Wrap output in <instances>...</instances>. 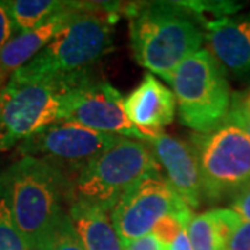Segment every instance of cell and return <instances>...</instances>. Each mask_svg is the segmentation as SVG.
I'll use <instances>...</instances> for the list:
<instances>
[{"instance_id":"cell-21","label":"cell","mask_w":250,"mask_h":250,"mask_svg":"<svg viewBox=\"0 0 250 250\" xmlns=\"http://www.w3.org/2000/svg\"><path fill=\"white\" fill-rule=\"evenodd\" d=\"M225 124L238 126L239 129H242L245 134L249 136L250 139V114L246 106H245L243 98H241L239 95L232 96L231 108H229V113H228Z\"/></svg>"},{"instance_id":"cell-26","label":"cell","mask_w":250,"mask_h":250,"mask_svg":"<svg viewBox=\"0 0 250 250\" xmlns=\"http://www.w3.org/2000/svg\"><path fill=\"white\" fill-rule=\"evenodd\" d=\"M167 250H192V246L189 243V239H188V235L185 231L179 233L177 236V239L171 243L170 246L167 248Z\"/></svg>"},{"instance_id":"cell-8","label":"cell","mask_w":250,"mask_h":250,"mask_svg":"<svg viewBox=\"0 0 250 250\" xmlns=\"http://www.w3.org/2000/svg\"><path fill=\"white\" fill-rule=\"evenodd\" d=\"M121 136L102 134L75 123H57L32 135L17 146L21 156L46 161L74 182L81 171Z\"/></svg>"},{"instance_id":"cell-4","label":"cell","mask_w":250,"mask_h":250,"mask_svg":"<svg viewBox=\"0 0 250 250\" xmlns=\"http://www.w3.org/2000/svg\"><path fill=\"white\" fill-rule=\"evenodd\" d=\"M86 74L88 70L43 80L11 75L0 89V152L62 123L64 99Z\"/></svg>"},{"instance_id":"cell-28","label":"cell","mask_w":250,"mask_h":250,"mask_svg":"<svg viewBox=\"0 0 250 250\" xmlns=\"http://www.w3.org/2000/svg\"><path fill=\"white\" fill-rule=\"evenodd\" d=\"M4 83H6V78L0 74V89L3 88V85H4Z\"/></svg>"},{"instance_id":"cell-19","label":"cell","mask_w":250,"mask_h":250,"mask_svg":"<svg viewBox=\"0 0 250 250\" xmlns=\"http://www.w3.org/2000/svg\"><path fill=\"white\" fill-rule=\"evenodd\" d=\"M36 250H86L72 225L67 211L56 221Z\"/></svg>"},{"instance_id":"cell-18","label":"cell","mask_w":250,"mask_h":250,"mask_svg":"<svg viewBox=\"0 0 250 250\" xmlns=\"http://www.w3.org/2000/svg\"><path fill=\"white\" fill-rule=\"evenodd\" d=\"M0 250H29L11 211L9 189L3 172H0Z\"/></svg>"},{"instance_id":"cell-27","label":"cell","mask_w":250,"mask_h":250,"mask_svg":"<svg viewBox=\"0 0 250 250\" xmlns=\"http://www.w3.org/2000/svg\"><path fill=\"white\" fill-rule=\"evenodd\" d=\"M243 102H245V106H246V108H248V111H249L250 114V92L246 98H243Z\"/></svg>"},{"instance_id":"cell-9","label":"cell","mask_w":250,"mask_h":250,"mask_svg":"<svg viewBox=\"0 0 250 250\" xmlns=\"http://www.w3.org/2000/svg\"><path fill=\"white\" fill-rule=\"evenodd\" d=\"M167 215L175 217L187 228L193 213L161 174L141 181L110 211L113 225L124 248L152 233L154 225Z\"/></svg>"},{"instance_id":"cell-6","label":"cell","mask_w":250,"mask_h":250,"mask_svg":"<svg viewBox=\"0 0 250 250\" xmlns=\"http://www.w3.org/2000/svg\"><path fill=\"white\" fill-rule=\"evenodd\" d=\"M153 175H160V167L147 143L120 138L74 179L71 200H83L110 213L121 197Z\"/></svg>"},{"instance_id":"cell-10","label":"cell","mask_w":250,"mask_h":250,"mask_svg":"<svg viewBox=\"0 0 250 250\" xmlns=\"http://www.w3.org/2000/svg\"><path fill=\"white\" fill-rule=\"evenodd\" d=\"M62 123H75L102 134L147 141L128 120L121 93L108 82L93 80L89 74L67 93Z\"/></svg>"},{"instance_id":"cell-17","label":"cell","mask_w":250,"mask_h":250,"mask_svg":"<svg viewBox=\"0 0 250 250\" xmlns=\"http://www.w3.org/2000/svg\"><path fill=\"white\" fill-rule=\"evenodd\" d=\"M68 6L60 0H13L9 1L10 14L18 34L43 25Z\"/></svg>"},{"instance_id":"cell-1","label":"cell","mask_w":250,"mask_h":250,"mask_svg":"<svg viewBox=\"0 0 250 250\" xmlns=\"http://www.w3.org/2000/svg\"><path fill=\"white\" fill-rule=\"evenodd\" d=\"M135 60L166 82L189 56L200 50L205 34L182 1H147L125 7Z\"/></svg>"},{"instance_id":"cell-3","label":"cell","mask_w":250,"mask_h":250,"mask_svg":"<svg viewBox=\"0 0 250 250\" xmlns=\"http://www.w3.org/2000/svg\"><path fill=\"white\" fill-rule=\"evenodd\" d=\"M10 205L28 249L36 250L65 211L71 182L46 161L22 156L3 171Z\"/></svg>"},{"instance_id":"cell-25","label":"cell","mask_w":250,"mask_h":250,"mask_svg":"<svg viewBox=\"0 0 250 250\" xmlns=\"http://www.w3.org/2000/svg\"><path fill=\"white\" fill-rule=\"evenodd\" d=\"M124 250H167V248L153 233H149L143 238L128 243Z\"/></svg>"},{"instance_id":"cell-15","label":"cell","mask_w":250,"mask_h":250,"mask_svg":"<svg viewBox=\"0 0 250 250\" xmlns=\"http://www.w3.org/2000/svg\"><path fill=\"white\" fill-rule=\"evenodd\" d=\"M67 214L86 250H124L108 211L83 200H71Z\"/></svg>"},{"instance_id":"cell-2","label":"cell","mask_w":250,"mask_h":250,"mask_svg":"<svg viewBox=\"0 0 250 250\" xmlns=\"http://www.w3.org/2000/svg\"><path fill=\"white\" fill-rule=\"evenodd\" d=\"M120 6L80 3L71 18L35 57L14 72L24 80H43L88 70L113 49V25Z\"/></svg>"},{"instance_id":"cell-23","label":"cell","mask_w":250,"mask_h":250,"mask_svg":"<svg viewBox=\"0 0 250 250\" xmlns=\"http://www.w3.org/2000/svg\"><path fill=\"white\" fill-rule=\"evenodd\" d=\"M16 27L10 14L9 1L0 0V50L13 39Z\"/></svg>"},{"instance_id":"cell-22","label":"cell","mask_w":250,"mask_h":250,"mask_svg":"<svg viewBox=\"0 0 250 250\" xmlns=\"http://www.w3.org/2000/svg\"><path fill=\"white\" fill-rule=\"evenodd\" d=\"M231 210L241 218L242 223H250V182L233 195Z\"/></svg>"},{"instance_id":"cell-7","label":"cell","mask_w":250,"mask_h":250,"mask_svg":"<svg viewBox=\"0 0 250 250\" xmlns=\"http://www.w3.org/2000/svg\"><path fill=\"white\" fill-rule=\"evenodd\" d=\"M202 192L208 200L235 195L250 182V139L238 126L224 124L193 138Z\"/></svg>"},{"instance_id":"cell-16","label":"cell","mask_w":250,"mask_h":250,"mask_svg":"<svg viewBox=\"0 0 250 250\" xmlns=\"http://www.w3.org/2000/svg\"><path fill=\"white\" fill-rule=\"evenodd\" d=\"M242 220L229 208H214L202 214H193L185 232L192 250H227L233 231Z\"/></svg>"},{"instance_id":"cell-24","label":"cell","mask_w":250,"mask_h":250,"mask_svg":"<svg viewBox=\"0 0 250 250\" xmlns=\"http://www.w3.org/2000/svg\"><path fill=\"white\" fill-rule=\"evenodd\" d=\"M227 250H250V223H242L233 231Z\"/></svg>"},{"instance_id":"cell-14","label":"cell","mask_w":250,"mask_h":250,"mask_svg":"<svg viewBox=\"0 0 250 250\" xmlns=\"http://www.w3.org/2000/svg\"><path fill=\"white\" fill-rule=\"evenodd\" d=\"M80 9V3L68 1V6L57 13L43 25L22 34H17L0 50V74L7 80L22 65L31 62L54 36L65 22Z\"/></svg>"},{"instance_id":"cell-13","label":"cell","mask_w":250,"mask_h":250,"mask_svg":"<svg viewBox=\"0 0 250 250\" xmlns=\"http://www.w3.org/2000/svg\"><path fill=\"white\" fill-rule=\"evenodd\" d=\"M208 52L235 74L250 72V13L205 24Z\"/></svg>"},{"instance_id":"cell-12","label":"cell","mask_w":250,"mask_h":250,"mask_svg":"<svg viewBox=\"0 0 250 250\" xmlns=\"http://www.w3.org/2000/svg\"><path fill=\"white\" fill-rule=\"evenodd\" d=\"M175 96L152 74H146L141 83L124 99L128 120L149 139L163 134L175 118Z\"/></svg>"},{"instance_id":"cell-5","label":"cell","mask_w":250,"mask_h":250,"mask_svg":"<svg viewBox=\"0 0 250 250\" xmlns=\"http://www.w3.org/2000/svg\"><path fill=\"white\" fill-rule=\"evenodd\" d=\"M168 83L185 126L206 135L225 124L232 95L223 65L208 50L200 49L185 59Z\"/></svg>"},{"instance_id":"cell-11","label":"cell","mask_w":250,"mask_h":250,"mask_svg":"<svg viewBox=\"0 0 250 250\" xmlns=\"http://www.w3.org/2000/svg\"><path fill=\"white\" fill-rule=\"evenodd\" d=\"M159 167L166 172V181L177 196L190 208L200 206L203 192L197 154L192 143L160 134L146 141Z\"/></svg>"},{"instance_id":"cell-20","label":"cell","mask_w":250,"mask_h":250,"mask_svg":"<svg viewBox=\"0 0 250 250\" xmlns=\"http://www.w3.org/2000/svg\"><path fill=\"white\" fill-rule=\"evenodd\" d=\"M182 231H185L184 225L179 223L175 217L167 215V217L161 218L160 221L154 225L152 233L166 248H168Z\"/></svg>"}]
</instances>
